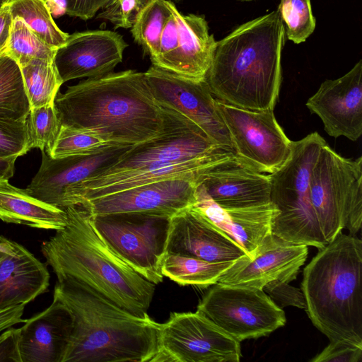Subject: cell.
Returning <instances> with one entry per match:
<instances>
[{
    "mask_svg": "<svg viewBox=\"0 0 362 362\" xmlns=\"http://www.w3.org/2000/svg\"><path fill=\"white\" fill-rule=\"evenodd\" d=\"M160 105L165 113L163 130L132 146L106 170L72 185L76 195L93 199L165 179L199 178L209 165L235 153L212 140L185 116Z\"/></svg>",
    "mask_w": 362,
    "mask_h": 362,
    "instance_id": "1",
    "label": "cell"
},
{
    "mask_svg": "<svg viewBox=\"0 0 362 362\" xmlns=\"http://www.w3.org/2000/svg\"><path fill=\"white\" fill-rule=\"evenodd\" d=\"M61 125L91 129L117 144L134 145L164 129V108L145 73L126 70L88 78L58 92L54 102Z\"/></svg>",
    "mask_w": 362,
    "mask_h": 362,
    "instance_id": "2",
    "label": "cell"
},
{
    "mask_svg": "<svg viewBox=\"0 0 362 362\" xmlns=\"http://www.w3.org/2000/svg\"><path fill=\"white\" fill-rule=\"evenodd\" d=\"M57 278L53 296L73 319L62 362H153L160 349V323L133 315L71 278Z\"/></svg>",
    "mask_w": 362,
    "mask_h": 362,
    "instance_id": "3",
    "label": "cell"
},
{
    "mask_svg": "<svg viewBox=\"0 0 362 362\" xmlns=\"http://www.w3.org/2000/svg\"><path fill=\"white\" fill-rule=\"evenodd\" d=\"M285 29L278 11L216 42L206 78L216 99L250 110H274L281 81Z\"/></svg>",
    "mask_w": 362,
    "mask_h": 362,
    "instance_id": "4",
    "label": "cell"
},
{
    "mask_svg": "<svg viewBox=\"0 0 362 362\" xmlns=\"http://www.w3.org/2000/svg\"><path fill=\"white\" fill-rule=\"evenodd\" d=\"M66 226L41 245L57 276L81 283L139 317L148 315L156 284L137 273L108 247L81 205L64 209Z\"/></svg>",
    "mask_w": 362,
    "mask_h": 362,
    "instance_id": "5",
    "label": "cell"
},
{
    "mask_svg": "<svg viewBox=\"0 0 362 362\" xmlns=\"http://www.w3.org/2000/svg\"><path fill=\"white\" fill-rule=\"evenodd\" d=\"M362 241L339 233L303 270L307 313L329 341L362 345Z\"/></svg>",
    "mask_w": 362,
    "mask_h": 362,
    "instance_id": "6",
    "label": "cell"
},
{
    "mask_svg": "<svg viewBox=\"0 0 362 362\" xmlns=\"http://www.w3.org/2000/svg\"><path fill=\"white\" fill-rule=\"evenodd\" d=\"M326 144L317 132L291 141L288 159L278 170L269 175L270 201L279 211L272 233L288 243L317 249L327 244L313 208L309 189L313 167Z\"/></svg>",
    "mask_w": 362,
    "mask_h": 362,
    "instance_id": "7",
    "label": "cell"
},
{
    "mask_svg": "<svg viewBox=\"0 0 362 362\" xmlns=\"http://www.w3.org/2000/svg\"><path fill=\"white\" fill-rule=\"evenodd\" d=\"M310 202L325 240L343 228L356 235L362 223V157L345 158L327 144L321 148L309 182Z\"/></svg>",
    "mask_w": 362,
    "mask_h": 362,
    "instance_id": "8",
    "label": "cell"
},
{
    "mask_svg": "<svg viewBox=\"0 0 362 362\" xmlns=\"http://www.w3.org/2000/svg\"><path fill=\"white\" fill-rule=\"evenodd\" d=\"M91 216L95 228L117 256L149 281H163L162 262L173 216L145 212Z\"/></svg>",
    "mask_w": 362,
    "mask_h": 362,
    "instance_id": "9",
    "label": "cell"
},
{
    "mask_svg": "<svg viewBox=\"0 0 362 362\" xmlns=\"http://www.w3.org/2000/svg\"><path fill=\"white\" fill-rule=\"evenodd\" d=\"M197 311L240 342L267 336L286 321L263 289L219 282L207 290Z\"/></svg>",
    "mask_w": 362,
    "mask_h": 362,
    "instance_id": "10",
    "label": "cell"
},
{
    "mask_svg": "<svg viewBox=\"0 0 362 362\" xmlns=\"http://www.w3.org/2000/svg\"><path fill=\"white\" fill-rule=\"evenodd\" d=\"M235 154L262 173H274L288 159L291 141L277 122L273 110H250L218 99Z\"/></svg>",
    "mask_w": 362,
    "mask_h": 362,
    "instance_id": "11",
    "label": "cell"
},
{
    "mask_svg": "<svg viewBox=\"0 0 362 362\" xmlns=\"http://www.w3.org/2000/svg\"><path fill=\"white\" fill-rule=\"evenodd\" d=\"M175 362H238L240 342L202 313H171L161 324L160 349Z\"/></svg>",
    "mask_w": 362,
    "mask_h": 362,
    "instance_id": "12",
    "label": "cell"
},
{
    "mask_svg": "<svg viewBox=\"0 0 362 362\" xmlns=\"http://www.w3.org/2000/svg\"><path fill=\"white\" fill-rule=\"evenodd\" d=\"M145 76L155 99L201 128L212 140L232 148L228 131L206 78L194 80L152 65Z\"/></svg>",
    "mask_w": 362,
    "mask_h": 362,
    "instance_id": "13",
    "label": "cell"
},
{
    "mask_svg": "<svg viewBox=\"0 0 362 362\" xmlns=\"http://www.w3.org/2000/svg\"><path fill=\"white\" fill-rule=\"evenodd\" d=\"M196 177H178L141 185L83 202L91 215L145 212L173 216L194 202Z\"/></svg>",
    "mask_w": 362,
    "mask_h": 362,
    "instance_id": "14",
    "label": "cell"
},
{
    "mask_svg": "<svg viewBox=\"0 0 362 362\" xmlns=\"http://www.w3.org/2000/svg\"><path fill=\"white\" fill-rule=\"evenodd\" d=\"M308 246L285 241L271 233L254 253L235 259L218 281L263 289L268 282L294 280L307 259Z\"/></svg>",
    "mask_w": 362,
    "mask_h": 362,
    "instance_id": "15",
    "label": "cell"
},
{
    "mask_svg": "<svg viewBox=\"0 0 362 362\" xmlns=\"http://www.w3.org/2000/svg\"><path fill=\"white\" fill-rule=\"evenodd\" d=\"M306 106L329 136L358 140L362 135V61L343 76L322 82Z\"/></svg>",
    "mask_w": 362,
    "mask_h": 362,
    "instance_id": "16",
    "label": "cell"
},
{
    "mask_svg": "<svg viewBox=\"0 0 362 362\" xmlns=\"http://www.w3.org/2000/svg\"><path fill=\"white\" fill-rule=\"evenodd\" d=\"M128 47L118 33L107 30L76 32L57 49L54 63L63 81L99 77L122 62Z\"/></svg>",
    "mask_w": 362,
    "mask_h": 362,
    "instance_id": "17",
    "label": "cell"
},
{
    "mask_svg": "<svg viewBox=\"0 0 362 362\" xmlns=\"http://www.w3.org/2000/svg\"><path fill=\"white\" fill-rule=\"evenodd\" d=\"M132 146L119 144L89 156L51 158L42 151L39 170L26 189L38 199L63 209L67 189L113 165Z\"/></svg>",
    "mask_w": 362,
    "mask_h": 362,
    "instance_id": "18",
    "label": "cell"
},
{
    "mask_svg": "<svg viewBox=\"0 0 362 362\" xmlns=\"http://www.w3.org/2000/svg\"><path fill=\"white\" fill-rule=\"evenodd\" d=\"M199 184L224 209L250 207L271 202L269 175L254 170L235 153L209 165Z\"/></svg>",
    "mask_w": 362,
    "mask_h": 362,
    "instance_id": "19",
    "label": "cell"
},
{
    "mask_svg": "<svg viewBox=\"0 0 362 362\" xmlns=\"http://www.w3.org/2000/svg\"><path fill=\"white\" fill-rule=\"evenodd\" d=\"M166 253L208 262L235 260L246 255L228 234L192 206L172 216Z\"/></svg>",
    "mask_w": 362,
    "mask_h": 362,
    "instance_id": "20",
    "label": "cell"
},
{
    "mask_svg": "<svg viewBox=\"0 0 362 362\" xmlns=\"http://www.w3.org/2000/svg\"><path fill=\"white\" fill-rule=\"evenodd\" d=\"M192 206L228 234L249 257L272 233L274 221L279 213L271 202L250 207L222 208L211 199L200 184L197 186Z\"/></svg>",
    "mask_w": 362,
    "mask_h": 362,
    "instance_id": "21",
    "label": "cell"
},
{
    "mask_svg": "<svg viewBox=\"0 0 362 362\" xmlns=\"http://www.w3.org/2000/svg\"><path fill=\"white\" fill-rule=\"evenodd\" d=\"M73 328L69 309L56 297L24 321L19 341L22 362H62Z\"/></svg>",
    "mask_w": 362,
    "mask_h": 362,
    "instance_id": "22",
    "label": "cell"
},
{
    "mask_svg": "<svg viewBox=\"0 0 362 362\" xmlns=\"http://www.w3.org/2000/svg\"><path fill=\"white\" fill-rule=\"evenodd\" d=\"M172 11L179 25L177 47L154 66L188 78L204 79L216 46L214 35L209 33L204 16L182 15L173 3Z\"/></svg>",
    "mask_w": 362,
    "mask_h": 362,
    "instance_id": "23",
    "label": "cell"
},
{
    "mask_svg": "<svg viewBox=\"0 0 362 362\" xmlns=\"http://www.w3.org/2000/svg\"><path fill=\"white\" fill-rule=\"evenodd\" d=\"M11 250L0 259V310L33 301L47 291L49 273L29 250L10 240Z\"/></svg>",
    "mask_w": 362,
    "mask_h": 362,
    "instance_id": "24",
    "label": "cell"
},
{
    "mask_svg": "<svg viewBox=\"0 0 362 362\" xmlns=\"http://www.w3.org/2000/svg\"><path fill=\"white\" fill-rule=\"evenodd\" d=\"M0 219L8 223L55 230L68 223L64 209L38 199L26 188L16 187L8 180H0Z\"/></svg>",
    "mask_w": 362,
    "mask_h": 362,
    "instance_id": "25",
    "label": "cell"
},
{
    "mask_svg": "<svg viewBox=\"0 0 362 362\" xmlns=\"http://www.w3.org/2000/svg\"><path fill=\"white\" fill-rule=\"evenodd\" d=\"M233 261L208 262L194 257L165 253L162 274L181 286L206 288L217 283Z\"/></svg>",
    "mask_w": 362,
    "mask_h": 362,
    "instance_id": "26",
    "label": "cell"
},
{
    "mask_svg": "<svg viewBox=\"0 0 362 362\" xmlns=\"http://www.w3.org/2000/svg\"><path fill=\"white\" fill-rule=\"evenodd\" d=\"M30 109L21 66L5 52L0 55V120L25 122Z\"/></svg>",
    "mask_w": 362,
    "mask_h": 362,
    "instance_id": "27",
    "label": "cell"
},
{
    "mask_svg": "<svg viewBox=\"0 0 362 362\" xmlns=\"http://www.w3.org/2000/svg\"><path fill=\"white\" fill-rule=\"evenodd\" d=\"M21 69L30 107L54 103L64 83L54 59H33Z\"/></svg>",
    "mask_w": 362,
    "mask_h": 362,
    "instance_id": "28",
    "label": "cell"
},
{
    "mask_svg": "<svg viewBox=\"0 0 362 362\" xmlns=\"http://www.w3.org/2000/svg\"><path fill=\"white\" fill-rule=\"evenodd\" d=\"M172 4L168 0H149L131 28L134 40L151 59L158 53L162 31L172 16Z\"/></svg>",
    "mask_w": 362,
    "mask_h": 362,
    "instance_id": "29",
    "label": "cell"
},
{
    "mask_svg": "<svg viewBox=\"0 0 362 362\" xmlns=\"http://www.w3.org/2000/svg\"><path fill=\"white\" fill-rule=\"evenodd\" d=\"M8 4L13 18H21L49 46L57 49L66 42L69 35L57 25L45 0H13Z\"/></svg>",
    "mask_w": 362,
    "mask_h": 362,
    "instance_id": "30",
    "label": "cell"
},
{
    "mask_svg": "<svg viewBox=\"0 0 362 362\" xmlns=\"http://www.w3.org/2000/svg\"><path fill=\"white\" fill-rule=\"evenodd\" d=\"M119 145L91 129L61 125L54 144L47 153L52 158L89 156Z\"/></svg>",
    "mask_w": 362,
    "mask_h": 362,
    "instance_id": "31",
    "label": "cell"
},
{
    "mask_svg": "<svg viewBox=\"0 0 362 362\" xmlns=\"http://www.w3.org/2000/svg\"><path fill=\"white\" fill-rule=\"evenodd\" d=\"M57 49L41 40L20 17H14L6 53L19 66L33 59L53 60Z\"/></svg>",
    "mask_w": 362,
    "mask_h": 362,
    "instance_id": "32",
    "label": "cell"
},
{
    "mask_svg": "<svg viewBox=\"0 0 362 362\" xmlns=\"http://www.w3.org/2000/svg\"><path fill=\"white\" fill-rule=\"evenodd\" d=\"M26 122L30 149L37 148L49 153L61 127L54 103L31 108Z\"/></svg>",
    "mask_w": 362,
    "mask_h": 362,
    "instance_id": "33",
    "label": "cell"
},
{
    "mask_svg": "<svg viewBox=\"0 0 362 362\" xmlns=\"http://www.w3.org/2000/svg\"><path fill=\"white\" fill-rule=\"evenodd\" d=\"M278 11L289 40L300 44L313 33L315 19L310 0H281Z\"/></svg>",
    "mask_w": 362,
    "mask_h": 362,
    "instance_id": "34",
    "label": "cell"
},
{
    "mask_svg": "<svg viewBox=\"0 0 362 362\" xmlns=\"http://www.w3.org/2000/svg\"><path fill=\"white\" fill-rule=\"evenodd\" d=\"M30 149L27 122L0 120V156L18 158Z\"/></svg>",
    "mask_w": 362,
    "mask_h": 362,
    "instance_id": "35",
    "label": "cell"
},
{
    "mask_svg": "<svg viewBox=\"0 0 362 362\" xmlns=\"http://www.w3.org/2000/svg\"><path fill=\"white\" fill-rule=\"evenodd\" d=\"M149 0H109L98 18L110 21L115 29L131 28Z\"/></svg>",
    "mask_w": 362,
    "mask_h": 362,
    "instance_id": "36",
    "label": "cell"
},
{
    "mask_svg": "<svg viewBox=\"0 0 362 362\" xmlns=\"http://www.w3.org/2000/svg\"><path fill=\"white\" fill-rule=\"evenodd\" d=\"M362 345L344 341H330L329 344L314 356L311 362H361Z\"/></svg>",
    "mask_w": 362,
    "mask_h": 362,
    "instance_id": "37",
    "label": "cell"
},
{
    "mask_svg": "<svg viewBox=\"0 0 362 362\" xmlns=\"http://www.w3.org/2000/svg\"><path fill=\"white\" fill-rule=\"evenodd\" d=\"M263 290L273 301L281 305L280 308L293 306L306 309L305 298L301 289L287 282L273 280L265 284Z\"/></svg>",
    "mask_w": 362,
    "mask_h": 362,
    "instance_id": "38",
    "label": "cell"
},
{
    "mask_svg": "<svg viewBox=\"0 0 362 362\" xmlns=\"http://www.w3.org/2000/svg\"><path fill=\"white\" fill-rule=\"evenodd\" d=\"M179 33L177 21L172 11V16L167 21L162 31L158 53L151 59L153 65L168 56L177 48Z\"/></svg>",
    "mask_w": 362,
    "mask_h": 362,
    "instance_id": "39",
    "label": "cell"
},
{
    "mask_svg": "<svg viewBox=\"0 0 362 362\" xmlns=\"http://www.w3.org/2000/svg\"><path fill=\"white\" fill-rule=\"evenodd\" d=\"M21 327H9L0 335V361L22 362L19 341Z\"/></svg>",
    "mask_w": 362,
    "mask_h": 362,
    "instance_id": "40",
    "label": "cell"
},
{
    "mask_svg": "<svg viewBox=\"0 0 362 362\" xmlns=\"http://www.w3.org/2000/svg\"><path fill=\"white\" fill-rule=\"evenodd\" d=\"M109 0H64L65 13L86 21L95 16Z\"/></svg>",
    "mask_w": 362,
    "mask_h": 362,
    "instance_id": "41",
    "label": "cell"
},
{
    "mask_svg": "<svg viewBox=\"0 0 362 362\" xmlns=\"http://www.w3.org/2000/svg\"><path fill=\"white\" fill-rule=\"evenodd\" d=\"M13 19L9 5L4 4L0 8V55L6 50Z\"/></svg>",
    "mask_w": 362,
    "mask_h": 362,
    "instance_id": "42",
    "label": "cell"
},
{
    "mask_svg": "<svg viewBox=\"0 0 362 362\" xmlns=\"http://www.w3.org/2000/svg\"><path fill=\"white\" fill-rule=\"evenodd\" d=\"M25 304H20L0 310V332L13 325L24 322L22 319Z\"/></svg>",
    "mask_w": 362,
    "mask_h": 362,
    "instance_id": "43",
    "label": "cell"
},
{
    "mask_svg": "<svg viewBox=\"0 0 362 362\" xmlns=\"http://www.w3.org/2000/svg\"><path fill=\"white\" fill-rule=\"evenodd\" d=\"M16 158H4L0 156V180H9L14 173V165Z\"/></svg>",
    "mask_w": 362,
    "mask_h": 362,
    "instance_id": "44",
    "label": "cell"
},
{
    "mask_svg": "<svg viewBox=\"0 0 362 362\" xmlns=\"http://www.w3.org/2000/svg\"><path fill=\"white\" fill-rule=\"evenodd\" d=\"M4 240L5 245L4 246H0V259L11 250L10 240L5 238Z\"/></svg>",
    "mask_w": 362,
    "mask_h": 362,
    "instance_id": "45",
    "label": "cell"
},
{
    "mask_svg": "<svg viewBox=\"0 0 362 362\" xmlns=\"http://www.w3.org/2000/svg\"><path fill=\"white\" fill-rule=\"evenodd\" d=\"M13 0H0V8L4 5V4H9L10 2H11Z\"/></svg>",
    "mask_w": 362,
    "mask_h": 362,
    "instance_id": "46",
    "label": "cell"
},
{
    "mask_svg": "<svg viewBox=\"0 0 362 362\" xmlns=\"http://www.w3.org/2000/svg\"></svg>",
    "mask_w": 362,
    "mask_h": 362,
    "instance_id": "47",
    "label": "cell"
},
{
    "mask_svg": "<svg viewBox=\"0 0 362 362\" xmlns=\"http://www.w3.org/2000/svg\"></svg>",
    "mask_w": 362,
    "mask_h": 362,
    "instance_id": "48",
    "label": "cell"
}]
</instances>
